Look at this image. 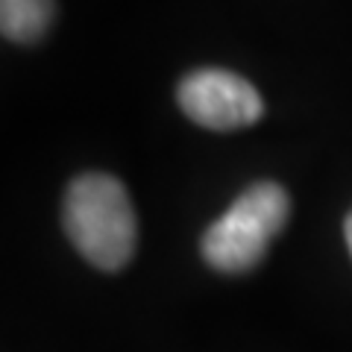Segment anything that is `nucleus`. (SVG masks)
<instances>
[{"label": "nucleus", "mask_w": 352, "mask_h": 352, "mask_svg": "<svg viewBox=\"0 0 352 352\" xmlns=\"http://www.w3.org/2000/svg\"><path fill=\"white\" fill-rule=\"evenodd\" d=\"M291 214V197L279 182H256L206 229L200 252L220 273H247L264 258Z\"/></svg>", "instance_id": "nucleus-2"}, {"label": "nucleus", "mask_w": 352, "mask_h": 352, "mask_svg": "<svg viewBox=\"0 0 352 352\" xmlns=\"http://www.w3.org/2000/svg\"><path fill=\"white\" fill-rule=\"evenodd\" d=\"M176 100L194 124L214 132L250 126L264 112L256 85L223 68H200L188 74L176 88Z\"/></svg>", "instance_id": "nucleus-3"}, {"label": "nucleus", "mask_w": 352, "mask_h": 352, "mask_svg": "<svg viewBox=\"0 0 352 352\" xmlns=\"http://www.w3.org/2000/svg\"><path fill=\"white\" fill-rule=\"evenodd\" d=\"M62 226L76 252L100 270H120L135 252V212L109 173H82L68 185Z\"/></svg>", "instance_id": "nucleus-1"}, {"label": "nucleus", "mask_w": 352, "mask_h": 352, "mask_svg": "<svg viewBox=\"0 0 352 352\" xmlns=\"http://www.w3.org/2000/svg\"><path fill=\"white\" fill-rule=\"evenodd\" d=\"M56 15V0H0V30L9 41L32 44L44 38Z\"/></svg>", "instance_id": "nucleus-4"}, {"label": "nucleus", "mask_w": 352, "mask_h": 352, "mask_svg": "<svg viewBox=\"0 0 352 352\" xmlns=\"http://www.w3.org/2000/svg\"><path fill=\"white\" fill-rule=\"evenodd\" d=\"M344 235H346V247H349V252H352V212H349L346 223H344Z\"/></svg>", "instance_id": "nucleus-5"}]
</instances>
